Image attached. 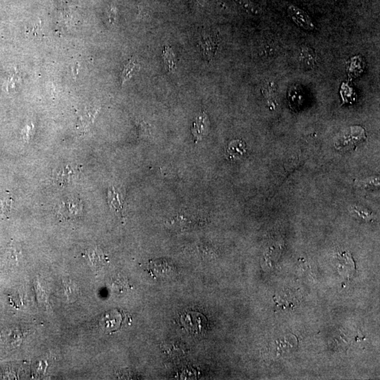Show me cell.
<instances>
[{
  "instance_id": "obj_9",
  "label": "cell",
  "mask_w": 380,
  "mask_h": 380,
  "mask_svg": "<svg viewBox=\"0 0 380 380\" xmlns=\"http://www.w3.org/2000/svg\"><path fill=\"white\" fill-rule=\"evenodd\" d=\"M164 352L171 357H182L186 352V345L180 344L179 342H167L163 345Z\"/></svg>"
},
{
  "instance_id": "obj_4",
  "label": "cell",
  "mask_w": 380,
  "mask_h": 380,
  "mask_svg": "<svg viewBox=\"0 0 380 380\" xmlns=\"http://www.w3.org/2000/svg\"><path fill=\"white\" fill-rule=\"evenodd\" d=\"M201 46L203 55L208 61L212 59L218 47L217 37L213 35H203L201 38Z\"/></svg>"
},
{
  "instance_id": "obj_8",
  "label": "cell",
  "mask_w": 380,
  "mask_h": 380,
  "mask_svg": "<svg viewBox=\"0 0 380 380\" xmlns=\"http://www.w3.org/2000/svg\"><path fill=\"white\" fill-rule=\"evenodd\" d=\"M81 202L76 199H68L63 202L61 206V211L68 210L65 216L77 217L82 211Z\"/></svg>"
},
{
  "instance_id": "obj_2",
  "label": "cell",
  "mask_w": 380,
  "mask_h": 380,
  "mask_svg": "<svg viewBox=\"0 0 380 380\" xmlns=\"http://www.w3.org/2000/svg\"><path fill=\"white\" fill-rule=\"evenodd\" d=\"M287 13L298 26L306 30H312L315 28V23L306 12L295 5L291 4L287 7Z\"/></svg>"
},
{
  "instance_id": "obj_5",
  "label": "cell",
  "mask_w": 380,
  "mask_h": 380,
  "mask_svg": "<svg viewBox=\"0 0 380 380\" xmlns=\"http://www.w3.org/2000/svg\"><path fill=\"white\" fill-rule=\"evenodd\" d=\"M77 175L78 173L76 169L67 166L58 170L55 174V179L59 183L60 186H66L75 181Z\"/></svg>"
},
{
  "instance_id": "obj_15",
  "label": "cell",
  "mask_w": 380,
  "mask_h": 380,
  "mask_svg": "<svg viewBox=\"0 0 380 380\" xmlns=\"http://www.w3.org/2000/svg\"><path fill=\"white\" fill-rule=\"evenodd\" d=\"M32 128L27 126L26 128H24L23 131V137L25 141H28L30 138V131H32Z\"/></svg>"
},
{
  "instance_id": "obj_13",
  "label": "cell",
  "mask_w": 380,
  "mask_h": 380,
  "mask_svg": "<svg viewBox=\"0 0 380 380\" xmlns=\"http://www.w3.org/2000/svg\"><path fill=\"white\" fill-rule=\"evenodd\" d=\"M12 199L8 196H0V216H6L11 208Z\"/></svg>"
},
{
  "instance_id": "obj_14",
  "label": "cell",
  "mask_w": 380,
  "mask_h": 380,
  "mask_svg": "<svg viewBox=\"0 0 380 380\" xmlns=\"http://www.w3.org/2000/svg\"><path fill=\"white\" fill-rule=\"evenodd\" d=\"M96 113H97V111H93V112H92V111H87V112H85L83 115L81 116L80 122L83 128H86L87 126L88 127L90 123L93 122Z\"/></svg>"
},
{
  "instance_id": "obj_6",
  "label": "cell",
  "mask_w": 380,
  "mask_h": 380,
  "mask_svg": "<svg viewBox=\"0 0 380 380\" xmlns=\"http://www.w3.org/2000/svg\"><path fill=\"white\" fill-rule=\"evenodd\" d=\"M299 59L301 66L304 69H311L317 63L316 54L311 48L304 47L301 49Z\"/></svg>"
},
{
  "instance_id": "obj_1",
  "label": "cell",
  "mask_w": 380,
  "mask_h": 380,
  "mask_svg": "<svg viewBox=\"0 0 380 380\" xmlns=\"http://www.w3.org/2000/svg\"><path fill=\"white\" fill-rule=\"evenodd\" d=\"M182 323L185 328L193 335H201L207 328L206 318L198 313L190 312L184 315Z\"/></svg>"
},
{
  "instance_id": "obj_11",
  "label": "cell",
  "mask_w": 380,
  "mask_h": 380,
  "mask_svg": "<svg viewBox=\"0 0 380 380\" xmlns=\"http://www.w3.org/2000/svg\"><path fill=\"white\" fill-rule=\"evenodd\" d=\"M87 256H88L90 261H91L92 264L95 267H97V268L103 266L107 262V258H106L105 255L99 249L90 250L87 252Z\"/></svg>"
},
{
  "instance_id": "obj_7",
  "label": "cell",
  "mask_w": 380,
  "mask_h": 380,
  "mask_svg": "<svg viewBox=\"0 0 380 380\" xmlns=\"http://www.w3.org/2000/svg\"><path fill=\"white\" fill-rule=\"evenodd\" d=\"M246 152V144L240 140H235L231 142L227 149V155L232 160H237L242 158Z\"/></svg>"
},
{
  "instance_id": "obj_12",
  "label": "cell",
  "mask_w": 380,
  "mask_h": 380,
  "mask_svg": "<svg viewBox=\"0 0 380 380\" xmlns=\"http://www.w3.org/2000/svg\"><path fill=\"white\" fill-rule=\"evenodd\" d=\"M232 1L237 3L248 13L253 15H260L261 13V8L251 0H232Z\"/></svg>"
},
{
  "instance_id": "obj_3",
  "label": "cell",
  "mask_w": 380,
  "mask_h": 380,
  "mask_svg": "<svg viewBox=\"0 0 380 380\" xmlns=\"http://www.w3.org/2000/svg\"><path fill=\"white\" fill-rule=\"evenodd\" d=\"M208 125H209V121H208V116L204 112L201 113L195 120L192 129H191V132L196 141L201 140L202 138L206 135L208 131Z\"/></svg>"
},
{
  "instance_id": "obj_10",
  "label": "cell",
  "mask_w": 380,
  "mask_h": 380,
  "mask_svg": "<svg viewBox=\"0 0 380 380\" xmlns=\"http://www.w3.org/2000/svg\"><path fill=\"white\" fill-rule=\"evenodd\" d=\"M140 66L135 60L131 59L128 63L125 65L122 73L121 75V85H123L125 82L127 81L129 78L133 76V73L135 71L140 69Z\"/></svg>"
}]
</instances>
